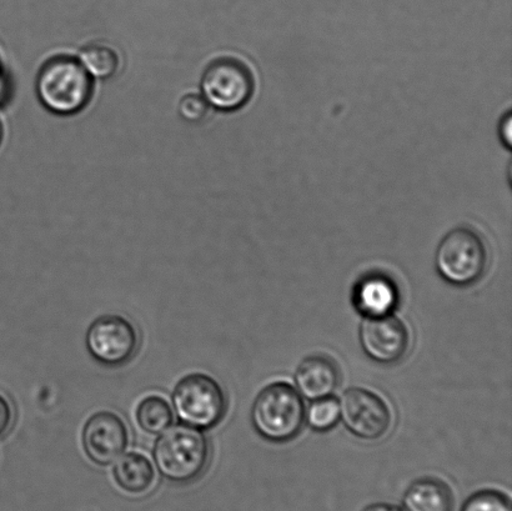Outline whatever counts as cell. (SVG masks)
<instances>
[{
    "label": "cell",
    "mask_w": 512,
    "mask_h": 511,
    "mask_svg": "<svg viewBox=\"0 0 512 511\" xmlns=\"http://www.w3.org/2000/svg\"><path fill=\"white\" fill-rule=\"evenodd\" d=\"M154 460L170 482L192 483L208 467L210 444L202 430L180 424L162 433L154 447Z\"/></svg>",
    "instance_id": "1"
},
{
    "label": "cell",
    "mask_w": 512,
    "mask_h": 511,
    "mask_svg": "<svg viewBox=\"0 0 512 511\" xmlns=\"http://www.w3.org/2000/svg\"><path fill=\"white\" fill-rule=\"evenodd\" d=\"M92 88V78L82 64L69 57L50 59L40 69L37 79L40 102L58 115L80 112L88 104Z\"/></svg>",
    "instance_id": "2"
},
{
    "label": "cell",
    "mask_w": 512,
    "mask_h": 511,
    "mask_svg": "<svg viewBox=\"0 0 512 511\" xmlns=\"http://www.w3.org/2000/svg\"><path fill=\"white\" fill-rule=\"evenodd\" d=\"M305 413L303 399L290 384L274 383L256 397L252 422L261 437L273 443H285L300 433Z\"/></svg>",
    "instance_id": "3"
},
{
    "label": "cell",
    "mask_w": 512,
    "mask_h": 511,
    "mask_svg": "<svg viewBox=\"0 0 512 511\" xmlns=\"http://www.w3.org/2000/svg\"><path fill=\"white\" fill-rule=\"evenodd\" d=\"M436 269L446 283L469 287L485 274L488 249L475 230L456 228L441 240L435 255Z\"/></svg>",
    "instance_id": "4"
},
{
    "label": "cell",
    "mask_w": 512,
    "mask_h": 511,
    "mask_svg": "<svg viewBox=\"0 0 512 511\" xmlns=\"http://www.w3.org/2000/svg\"><path fill=\"white\" fill-rule=\"evenodd\" d=\"M173 405L182 423L198 430L217 427L227 413L228 400L222 385L203 373L184 377L173 392Z\"/></svg>",
    "instance_id": "5"
},
{
    "label": "cell",
    "mask_w": 512,
    "mask_h": 511,
    "mask_svg": "<svg viewBox=\"0 0 512 511\" xmlns=\"http://www.w3.org/2000/svg\"><path fill=\"white\" fill-rule=\"evenodd\" d=\"M88 352L99 364L119 368L137 354L140 338L138 329L122 315L108 314L90 325L85 338Z\"/></svg>",
    "instance_id": "6"
},
{
    "label": "cell",
    "mask_w": 512,
    "mask_h": 511,
    "mask_svg": "<svg viewBox=\"0 0 512 511\" xmlns=\"http://www.w3.org/2000/svg\"><path fill=\"white\" fill-rule=\"evenodd\" d=\"M202 97L222 112L243 108L254 93V78L247 65L237 59L215 60L205 70Z\"/></svg>",
    "instance_id": "7"
},
{
    "label": "cell",
    "mask_w": 512,
    "mask_h": 511,
    "mask_svg": "<svg viewBox=\"0 0 512 511\" xmlns=\"http://www.w3.org/2000/svg\"><path fill=\"white\" fill-rule=\"evenodd\" d=\"M340 419L349 432L364 440H378L391 427V413L383 399L369 390H346L339 402Z\"/></svg>",
    "instance_id": "8"
},
{
    "label": "cell",
    "mask_w": 512,
    "mask_h": 511,
    "mask_svg": "<svg viewBox=\"0 0 512 511\" xmlns=\"http://www.w3.org/2000/svg\"><path fill=\"white\" fill-rule=\"evenodd\" d=\"M360 344L373 362L393 365L408 353L410 333L406 325L393 314L365 318L360 327Z\"/></svg>",
    "instance_id": "9"
},
{
    "label": "cell",
    "mask_w": 512,
    "mask_h": 511,
    "mask_svg": "<svg viewBox=\"0 0 512 511\" xmlns=\"http://www.w3.org/2000/svg\"><path fill=\"white\" fill-rule=\"evenodd\" d=\"M82 443L85 454L97 465H110L122 457L129 444L124 420L113 412H99L85 423Z\"/></svg>",
    "instance_id": "10"
},
{
    "label": "cell",
    "mask_w": 512,
    "mask_h": 511,
    "mask_svg": "<svg viewBox=\"0 0 512 511\" xmlns=\"http://www.w3.org/2000/svg\"><path fill=\"white\" fill-rule=\"evenodd\" d=\"M400 294L398 285L384 273H369L355 284L353 304L365 318L391 315L398 308Z\"/></svg>",
    "instance_id": "11"
},
{
    "label": "cell",
    "mask_w": 512,
    "mask_h": 511,
    "mask_svg": "<svg viewBox=\"0 0 512 511\" xmlns=\"http://www.w3.org/2000/svg\"><path fill=\"white\" fill-rule=\"evenodd\" d=\"M296 387L306 399L331 397L340 383V369L333 359L313 355L300 363L295 373Z\"/></svg>",
    "instance_id": "12"
},
{
    "label": "cell",
    "mask_w": 512,
    "mask_h": 511,
    "mask_svg": "<svg viewBox=\"0 0 512 511\" xmlns=\"http://www.w3.org/2000/svg\"><path fill=\"white\" fill-rule=\"evenodd\" d=\"M404 508L405 511H451L453 494L439 479H419L406 490Z\"/></svg>",
    "instance_id": "13"
},
{
    "label": "cell",
    "mask_w": 512,
    "mask_h": 511,
    "mask_svg": "<svg viewBox=\"0 0 512 511\" xmlns=\"http://www.w3.org/2000/svg\"><path fill=\"white\" fill-rule=\"evenodd\" d=\"M113 473L119 487L134 495L149 492L155 480L152 462L140 453H129L120 457Z\"/></svg>",
    "instance_id": "14"
},
{
    "label": "cell",
    "mask_w": 512,
    "mask_h": 511,
    "mask_svg": "<svg viewBox=\"0 0 512 511\" xmlns=\"http://www.w3.org/2000/svg\"><path fill=\"white\" fill-rule=\"evenodd\" d=\"M139 427L149 434L158 435L172 427L174 422L173 409L159 395H150L139 403L137 408Z\"/></svg>",
    "instance_id": "15"
},
{
    "label": "cell",
    "mask_w": 512,
    "mask_h": 511,
    "mask_svg": "<svg viewBox=\"0 0 512 511\" xmlns=\"http://www.w3.org/2000/svg\"><path fill=\"white\" fill-rule=\"evenodd\" d=\"M79 63L90 78L105 80L114 77L119 69V55L105 44H90L80 52Z\"/></svg>",
    "instance_id": "16"
},
{
    "label": "cell",
    "mask_w": 512,
    "mask_h": 511,
    "mask_svg": "<svg viewBox=\"0 0 512 511\" xmlns=\"http://www.w3.org/2000/svg\"><path fill=\"white\" fill-rule=\"evenodd\" d=\"M306 422L316 432H328L336 427L340 420V404L333 397L313 400L308 413H305Z\"/></svg>",
    "instance_id": "17"
},
{
    "label": "cell",
    "mask_w": 512,
    "mask_h": 511,
    "mask_svg": "<svg viewBox=\"0 0 512 511\" xmlns=\"http://www.w3.org/2000/svg\"><path fill=\"white\" fill-rule=\"evenodd\" d=\"M461 511H511V505L504 494L484 490L469 498Z\"/></svg>",
    "instance_id": "18"
},
{
    "label": "cell",
    "mask_w": 512,
    "mask_h": 511,
    "mask_svg": "<svg viewBox=\"0 0 512 511\" xmlns=\"http://www.w3.org/2000/svg\"><path fill=\"white\" fill-rule=\"evenodd\" d=\"M209 104L202 95L189 94L180 100L179 113L190 123L202 122L207 117Z\"/></svg>",
    "instance_id": "19"
},
{
    "label": "cell",
    "mask_w": 512,
    "mask_h": 511,
    "mask_svg": "<svg viewBox=\"0 0 512 511\" xmlns=\"http://www.w3.org/2000/svg\"><path fill=\"white\" fill-rule=\"evenodd\" d=\"M13 424V408L8 399L0 394V438L8 432Z\"/></svg>",
    "instance_id": "20"
},
{
    "label": "cell",
    "mask_w": 512,
    "mask_h": 511,
    "mask_svg": "<svg viewBox=\"0 0 512 511\" xmlns=\"http://www.w3.org/2000/svg\"><path fill=\"white\" fill-rule=\"evenodd\" d=\"M511 113L505 115V119L500 124V135L501 139L504 140V143L508 145V148L511 147Z\"/></svg>",
    "instance_id": "21"
},
{
    "label": "cell",
    "mask_w": 512,
    "mask_h": 511,
    "mask_svg": "<svg viewBox=\"0 0 512 511\" xmlns=\"http://www.w3.org/2000/svg\"><path fill=\"white\" fill-rule=\"evenodd\" d=\"M363 511H405V510L400 509L398 507H395V505H390V504H374V505H370L369 508H366Z\"/></svg>",
    "instance_id": "22"
},
{
    "label": "cell",
    "mask_w": 512,
    "mask_h": 511,
    "mask_svg": "<svg viewBox=\"0 0 512 511\" xmlns=\"http://www.w3.org/2000/svg\"><path fill=\"white\" fill-rule=\"evenodd\" d=\"M5 87H7V78H5L2 64H0V98H2V95L5 92Z\"/></svg>",
    "instance_id": "23"
},
{
    "label": "cell",
    "mask_w": 512,
    "mask_h": 511,
    "mask_svg": "<svg viewBox=\"0 0 512 511\" xmlns=\"http://www.w3.org/2000/svg\"><path fill=\"white\" fill-rule=\"evenodd\" d=\"M0 139H2V127H0Z\"/></svg>",
    "instance_id": "24"
}]
</instances>
